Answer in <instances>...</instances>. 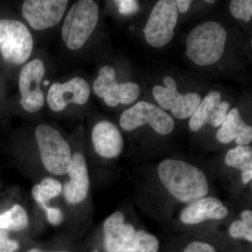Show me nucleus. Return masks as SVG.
<instances>
[{"instance_id": "f257e3e1", "label": "nucleus", "mask_w": 252, "mask_h": 252, "mask_svg": "<svg viewBox=\"0 0 252 252\" xmlns=\"http://www.w3.org/2000/svg\"><path fill=\"white\" fill-rule=\"evenodd\" d=\"M158 175L167 191L182 203H193L209 193L208 181L204 172L184 160H162L158 167Z\"/></svg>"}, {"instance_id": "f03ea898", "label": "nucleus", "mask_w": 252, "mask_h": 252, "mask_svg": "<svg viewBox=\"0 0 252 252\" xmlns=\"http://www.w3.org/2000/svg\"><path fill=\"white\" fill-rule=\"evenodd\" d=\"M227 32L215 21L198 25L186 39V56L195 64L202 67L218 62L225 51Z\"/></svg>"}, {"instance_id": "7ed1b4c3", "label": "nucleus", "mask_w": 252, "mask_h": 252, "mask_svg": "<svg viewBox=\"0 0 252 252\" xmlns=\"http://www.w3.org/2000/svg\"><path fill=\"white\" fill-rule=\"evenodd\" d=\"M99 7L92 0H79L72 4L64 18L62 39L68 49H80L97 27Z\"/></svg>"}, {"instance_id": "20e7f679", "label": "nucleus", "mask_w": 252, "mask_h": 252, "mask_svg": "<svg viewBox=\"0 0 252 252\" xmlns=\"http://www.w3.org/2000/svg\"><path fill=\"white\" fill-rule=\"evenodd\" d=\"M35 139L46 170L55 176L67 175L72 165V151L59 131L41 124L36 127Z\"/></svg>"}, {"instance_id": "39448f33", "label": "nucleus", "mask_w": 252, "mask_h": 252, "mask_svg": "<svg viewBox=\"0 0 252 252\" xmlns=\"http://www.w3.org/2000/svg\"><path fill=\"white\" fill-rule=\"evenodd\" d=\"M33 46L31 33L22 22L0 20V53L6 62L23 64L31 57Z\"/></svg>"}, {"instance_id": "423d86ee", "label": "nucleus", "mask_w": 252, "mask_h": 252, "mask_svg": "<svg viewBox=\"0 0 252 252\" xmlns=\"http://www.w3.org/2000/svg\"><path fill=\"white\" fill-rule=\"evenodd\" d=\"M178 20L175 0H160L154 5L143 32L147 44L161 48L172 41Z\"/></svg>"}, {"instance_id": "0eeeda50", "label": "nucleus", "mask_w": 252, "mask_h": 252, "mask_svg": "<svg viewBox=\"0 0 252 252\" xmlns=\"http://www.w3.org/2000/svg\"><path fill=\"white\" fill-rule=\"evenodd\" d=\"M120 126L124 130L130 131L149 124L157 133L167 135L175 127L171 116L160 107L150 102L140 101L124 112L120 117Z\"/></svg>"}, {"instance_id": "6e6552de", "label": "nucleus", "mask_w": 252, "mask_h": 252, "mask_svg": "<svg viewBox=\"0 0 252 252\" xmlns=\"http://www.w3.org/2000/svg\"><path fill=\"white\" fill-rule=\"evenodd\" d=\"M94 94L103 99L104 103L111 107L119 104H130L135 102L140 94L138 84L133 82L118 84L115 69L110 65H104L93 86Z\"/></svg>"}, {"instance_id": "1a4fd4ad", "label": "nucleus", "mask_w": 252, "mask_h": 252, "mask_svg": "<svg viewBox=\"0 0 252 252\" xmlns=\"http://www.w3.org/2000/svg\"><path fill=\"white\" fill-rule=\"evenodd\" d=\"M165 86H154L152 94L157 103L162 110H170L174 117L186 119L191 117L201 102L200 94L189 93L183 94L178 92L173 78L167 76L163 78Z\"/></svg>"}, {"instance_id": "9d476101", "label": "nucleus", "mask_w": 252, "mask_h": 252, "mask_svg": "<svg viewBox=\"0 0 252 252\" xmlns=\"http://www.w3.org/2000/svg\"><path fill=\"white\" fill-rule=\"evenodd\" d=\"M45 74L44 63L34 59L23 66L20 73L18 86L21 92L20 104L28 112H37L45 102L41 83Z\"/></svg>"}, {"instance_id": "9b49d317", "label": "nucleus", "mask_w": 252, "mask_h": 252, "mask_svg": "<svg viewBox=\"0 0 252 252\" xmlns=\"http://www.w3.org/2000/svg\"><path fill=\"white\" fill-rule=\"evenodd\" d=\"M68 2L67 0H26L23 16L34 31L49 29L62 20Z\"/></svg>"}, {"instance_id": "f8f14e48", "label": "nucleus", "mask_w": 252, "mask_h": 252, "mask_svg": "<svg viewBox=\"0 0 252 252\" xmlns=\"http://www.w3.org/2000/svg\"><path fill=\"white\" fill-rule=\"evenodd\" d=\"M90 94V86L87 81L83 78L76 77L63 84H53L48 92L46 100L51 109L59 112L70 104H86Z\"/></svg>"}, {"instance_id": "ddd939ff", "label": "nucleus", "mask_w": 252, "mask_h": 252, "mask_svg": "<svg viewBox=\"0 0 252 252\" xmlns=\"http://www.w3.org/2000/svg\"><path fill=\"white\" fill-rule=\"evenodd\" d=\"M229 109V102L221 101V94L219 91H211L190 117L189 127L193 132H197L206 124L214 127H220L224 122Z\"/></svg>"}, {"instance_id": "4468645a", "label": "nucleus", "mask_w": 252, "mask_h": 252, "mask_svg": "<svg viewBox=\"0 0 252 252\" xmlns=\"http://www.w3.org/2000/svg\"><path fill=\"white\" fill-rule=\"evenodd\" d=\"M69 180L63 188L66 202L78 205L84 202L89 195L90 178L85 156L81 152L72 154V165L68 172Z\"/></svg>"}, {"instance_id": "2eb2a0df", "label": "nucleus", "mask_w": 252, "mask_h": 252, "mask_svg": "<svg viewBox=\"0 0 252 252\" xmlns=\"http://www.w3.org/2000/svg\"><path fill=\"white\" fill-rule=\"evenodd\" d=\"M91 140L96 153L104 158H114L122 154L124 141L117 126L109 121H101L94 125Z\"/></svg>"}, {"instance_id": "dca6fc26", "label": "nucleus", "mask_w": 252, "mask_h": 252, "mask_svg": "<svg viewBox=\"0 0 252 252\" xmlns=\"http://www.w3.org/2000/svg\"><path fill=\"white\" fill-rule=\"evenodd\" d=\"M228 210L215 197H205L189 204L181 212L180 220L187 225H195L207 220H221L226 218Z\"/></svg>"}, {"instance_id": "f3484780", "label": "nucleus", "mask_w": 252, "mask_h": 252, "mask_svg": "<svg viewBox=\"0 0 252 252\" xmlns=\"http://www.w3.org/2000/svg\"><path fill=\"white\" fill-rule=\"evenodd\" d=\"M104 245L106 252H119L136 233L134 225L126 223L122 212H116L107 217L103 224Z\"/></svg>"}, {"instance_id": "a211bd4d", "label": "nucleus", "mask_w": 252, "mask_h": 252, "mask_svg": "<svg viewBox=\"0 0 252 252\" xmlns=\"http://www.w3.org/2000/svg\"><path fill=\"white\" fill-rule=\"evenodd\" d=\"M220 143L229 144L233 140L238 146H248L252 141V127L246 124L237 108L230 109L217 133Z\"/></svg>"}, {"instance_id": "6ab92c4d", "label": "nucleus", "mask_w": 252, "mask_h": 252, "mask_svg": "<svg viewBox=\"0 0 252 252\" xmlns=\"http://www.w3.org/2000/svg\"><path fill=\"white\" fill-rule=\"evenodd\" d=\"M224 162L227 166L242 172V182L248 185L252 179V149L250 146H237L225 154Z\"/></svg>"}, {"instance_id": "aec40b11", "label": "nucleus", "mask_w": 252, "mask_h": 252, "mask_svg": "<svg viewBox=\"0 0 252 252\" xmlns=\"http://www.w3.org/2000/svg\"><path fill=\"white\" fill-rule=\"evenodd\" d=\"M29 223L27 212L21 205H14L0 214V229L8 232H20L26 229Z\"/></svg>"}, {"instance_id": "412c9836", "label": "nucleus", "mask_w": 252, "mask_h": 252, "mask_svg": "<svg viewBox=\"0 0 252 252\" xmlns=\"http://www.w3.org/2000/svg\"><path fill=\"white\" fill-rule=\"evenodd\" d=\"M63 185L59 180L52 177H46L32 190L33 199L40 206L47 205L50 200L57 198L62 193Z\"/></svg>"}, {"instance_id": "4be33fe9", "label": "nucleus", "mask_w": 252, "mask_h": 252, "mask_svg": "<svg viewBox=\"0 0 252 252\" xmlns=\"http://www.w3.org/2000/svg\"><path fill=\"white\" fill-rule=\"evenodd\" d=\"M159 248L160 243L155 235L139 230L119 252H158Z\"/></svg>"}, {"instance_id": "5701e85b", "label": "nucleus", "mask_w": 252, "mask_h": 252, "mask_svg": "<svg viewBox=\"0 0 252 252\" xmlns=\"http://www.w3.org/2000/svg\"><path fill=\"white\" fill-rule=\"evenodd\" d=\"M241 220H236L230 224L229 234L232 238L242 239L252 242V212L245 210L240 215Z\"/></svg>"}, {"instance_id": "b1692460", "label": "nucleus", "mask_w": 252, "mask_h": 252, "mask_svg": "<svg viewBox=\"0 0 252 252\" xmlns=\"http://www.w3.org/2000/svg\"><path fill=\"white\" fill-rule=\"evenodd\" d=\"M230 14L237 19L250 22L252 18V0H233L230 3Z\"/></svg>"}, {"instance_id": "393cba45", "label": "nucleus", "mask_w": 252, "mask_h": 252, "mask_svg": "<svg viewBox=\"0 0 252 252\" xmlns=\"http://www.w3.org/2000/svg\"><path fill=\"white\" fill-rule=\"evenodd\" d=\"M19 249L20 243L10 238L9 232L0 229V252H16Z\"/></svg>"}, {"instance_id": "a878e982", "label": "nucleus", "mask_w": 252, "mask_h": 252, "mask_svg": "<svg viewBox=\"0 0 252 252\" xmlns=\"http://www.w3.org/2000/svg\"><path fill=\"white\" fill-rule=\"evenodd\" d=\"M119 12L123 16H131L136 14L140 9L138 1L135 0H118L114 1Z\"/></svg>"}, {"instance_id": "bb28decb", "label": "nucleus", "mask_w": 252, "mask_h": 252, "mask_svg": "<svg viewBox=\"0 0 252 252\" xmlns=\"http://www.w3.org/2000/svg\"><path fill=\"white\" fill-rule=\"evenodd\" d=\"M41 208L45 212L48 221L53 225H59L62 223L64 215L59 207H49L48 205H43Z\"/></svg>"}, {"instance_id": "cd10ccee", "label": "nucleus", "mask_w": 252, "mask_h": 252, "mask_svg": "<svg viewBox=\"0 0 252 252\" xmlns=\"http://www.w3.org/2000/svg\"><path fill=\"white\" fill-rule=\"evenodd\" d=\"M183 252H217L216 249L210 244L193 241L188 244Z\"/></svg>"}, {"instance_id": "c85d7f7f", "label": "nucleus", "mask_w": 252, "mask_h": 252, "mask_svg": "<svg viewBox=\"0 0 252 252\" xmlns=\"http://www.w3.org/2000/svg\"><path fill=\"white\" fill-rule=\"evenodd\" d=\"M192 2L193 1L191 0H177L176 4L178 11H180L182 14H185L188 11Z\"/></svg>"}, {"instance_id": "c756f323", "label": "nucleus", "mask_w": 252, "mask_h": 252, "mask_svg": "<svg viewBox=\"0 0 252 252\" xmlns=\"http://www.w3.org/2000/svg\"><path fill=\"white\" fill-rule=\"evenodd\" d=\"M27 252H44L42 251V250H39V249H32V250H29V251H28ZM68 252L65 251H61V252Z\"/></svg>"}, {"instance_id": "7c9ffc66", "label": "nucleus", "mask_w": 252, "mask_h": 252, "mask_svg": "<svg viewBox=\"0 0 252 252\" xmlns=\"http://www.w3.org/2000/svg\"><path fill=\"white\" fill-rule=\"evenodd\" d=\"M205 2L208 3V4H213V3L215 2V0H212V1L209 0V1H205Z\"/></svg>"}, {"instance_id": "2f4dec72", "label": "nucleus", "mask_w": 252, "mask_h": 252, "mask_svg": "<svg viewBox=\"0 0 252 252\" xmlns=\"http://www.w3.org/2000/svg\"><path fill=\"white\" fill-rule=\"evenodd\" d=\"M49 84V81H46V82H44V85H48Z\"/></svg>"}]
</instances>
